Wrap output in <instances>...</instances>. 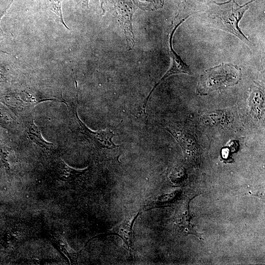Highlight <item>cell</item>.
I'll list each match as a JSON object with an SVG mask.
<instances>
[{
    "mask_svg": "<svg viewBox=\"0 0 265 265\" xmlns=\"http://www.w3.org/2000/svg\"><path fill=\"white\" fill-rule=\"evenodd\" d=\"M248 3L240 6L235 0L222 3L213 2L209 17L212 23L217 27L236 36L247 44L250 42L238 26V23L248 8Z\"/></svg>",
    "mask_w": 265,
    "mask_h": 265,
    "instance_id": "cell-1",
    "label": "cell"
},
{
    "mask_svg": "<svg viewBox=\"0 0 265 265\" xmlns=\"http://www.w3.org/2000/svg\"><path fill=\"white\" fill-rule=\"evenodd\" d=\"M240 70L236 66L220 65L207 70L201 76L197 92L206 95L236 84L239 80Z\"/></svg>",
    "mask_w": 265,
    "mask_h": 265,
    "instance_id": "cell-2",
    "label": "cell"
},
{
    "mask_svg": "<svg viewBox=\"0 0 265 265\" xmlns=\"http://www.w3.org/2000/svg\"><path fill=\"white\" fill-rule=\"evenodd\" d=\"M70 109L79 124L81 133L85 136L89 143L99 152L116 150L120 145L113 141L114 134L110 129L93 131L89 129L79 118L77 114L76 104H70Z\"/></svg>",
    "mask_w": 265,
    "mask_h": 265,
    "instance_id": "cell-3",
    "label": "cell"
},
{
    "mask_svg": "<svg viewBox=\"0 0 265 265\" xmlns=\"http://www.w3.org/2000/svg\"><path fill=\"white\" fill-rule=\"evenodd\" d=\"M186 18H187V17L180 20L178 22L175 23L174 25L172 26L169 39L170 53L172 58L171 65L169 68V69L165 73L161 78L159 80L158 82L156 83L146 98L143 104V109L144 111H145L146 106L152 92L154 91L156 87L166 78L170 75L181 73L186 74L190 75H192L191 71H190L189 67L182 59L181 57L175 52L172 46V39L174 33L176 28L185 20Z\"/></svg>",
    "mask_w": 265,
    "mask_h": 265,
    "instance_id": "cell-4",
    "label": "cell"
},
{
    "mask_svg": "<svg viewBox=\"0 0 265 265\" xmlns=\"http://www.w3.org/2000/svg\"><path fill=\"white\" fill-rule=\"evenodd\" d=\"M141 212V211L139 210L129 214L105 234V235H115L120 237L132 258L133 225Z\"/></svg>",
    "mask_w": 265,
    "mask_h": 265,
    "instance_id": "cell-5",
    "label": "cell"
},
{
    "mask_svg": "<svg viewBox=\"0 0 265 265\" xmlns=\"http://www.w3.org/2000/svg\"><path fill=\"white\" fill-rule=\"evenodd\" d=\"M115 8L126 37L129 43L133 45L134 41L132 28V18L135 7L131 0H116Z\"/></svg>",
    "mask_w": 265,
    "mask_h": 265,
    "instance_id": "cell-6",
    "label": "cell"
},
{
    "mask_svg": "<svg viewBox=\"0 0 265 265\" xmlns=\"http://www.w3.org/2000/svg\"><path fill=\"white\" fill-rule=\"evenodd\" d=\"M166 129L175 137L184 151L190 152L196 150V140L187 131L174 124L168 125Z\"/></svg>",
    "mask_w": 265,
    "mask_h": 265,
    "instance_id": "cell-7",
    "label": "cell"
},
{
    "mask_svg": "<svg viewBox=\"0 0 265 265\" xmlns=\"http://www.w3.org/2000/svg\"><path fill=\"white\" fill-rule=\"evenodd\" d=\"M88 171V168L77 169L68 165L64 160H60L57 165V172L62 180L73 181L78 179Z\"/></svg>",
    "mask_w": 265,
    "mask_h": 265,
    "instance_id": "cell-8",
    "label": "cell"
},
{
    "mask_svg": "<svg viewBox=\"0 0 265 265\" xmlns=\"http://www.w3.org/2000/svg\"><path fill=\"white\" fill-rule=\"evenodd\" d=\"M248 104L253 114L260 119L264 113V95L258 88L252 90L248 99Z\"/></svg>",
    "mask_w": 265,
    "mask_h": 265,
    "instance_id": "cell-9",
    "label": "cell"
},
{
    "mask_svg": "<svg viewBox=\"0 0 265 265\" xmlns=\"http://www.w3.org/2000/svg\"><path fill=\"white\" fill-rule=\"evenodd\" d=\"M53 239V242L68 258L70 263L76 264L78 259V253L69 246L66 239L60 236H55Z\"/></svg>",
    "mask_w": 265,
    "mask_h": 265,
    "instance_id": "cell-10",
    "label": "cell"
},
{
    "mask_svg": "<svg viewBox=\"0 0 265 265\" xmlns=\"http://www.w3.org/2000/svg\"><path fill=\"white\" fill-rule=\"evenodd\" d=\"M27 134L29 138L41 147L48 150H51L53 148V144L44 140L42 137L40 130L35 125L33 121L31 122L29 125Z\"/></svg>",
    "mask_w": 265,
    "mask_h": 265,
    "instance_id": "cell-11",
    "label": "cell"
},
{
    "mask_svg": "<svg viewBox=\"0 0 265 265\" xmlns=\"http://www.w3.org/2000/svg\"><path fill=\"white\" fill-rule=\"evenodd\" d=\"M41 101L36 99L34 97L27 93H23L19 97H15V104L14 105L15 106H18V108H21V110H30Z\"/></svg>",
    "mask_w": 265,
    "mask_h": 265,
    "instance_id": "cell-12",
    "label": "cell"
},
{
    "mask_svg": "<svg viewBox=\"0 0 265 265\" xmlns=\"http://www.w3.org/2000/svg\"><path fill=\"white\" fill-rule=\"evenodd\" d=\"M63 0H43V1L44 4L47 8L59 17L60 22L63 26L68 29H69V28L65 24L63 19L62 4Z\"/></svg>",
    "mask_w": 265,
    "mask_h": 265,
    "instance_id": "cell-13",
    "label": "cell"
},
{
    "mask_svg": "<svg viewBox=\"0 0 265 265\" xmlns=\"http://www.w3.org/2000/svg\"><path fill=\"white\" fill-rule=\"evenodd\" d=\"M9 7V6H8ZM8 8H7V9H8ZM7 9L6 11H5V12L1 15L0 16V21L1 20V19H2V18L3 17V16L5 15V14L7 12ZM4 33L3 32L2 29L1 28L0 26V41L1 40H2V39H3V38L4 37Z\"/></svg>",
    "mask_w": 265,
    "mask_h": 265,
    "instance_id": "cell-14",
    "label": "cell"
},
{
    "mask_svg": "<svg viewBox=\"0 0 265 265\" xmlns=\"http://www.w3.org/2000/svg\"><path fill=\"white\" fill-rule=\"evenodd\" d=\"M5 80V77L3 74V71L1 68H0V82L3 81Z\"/></svg>",
    "mask_w": 265,
    "mask_h": 265,
    "instance_id": "cell-15",
    "label": "cell"
},
{
    "mask_svg": "<svg viewBox=\"0 0 265 265\" xmlns=\"http://www.w3.org/2000/svg\"><path fill=\"white\" fill-rule=\"evenodd\" d=\"M90 0H84V1H85L86 3H87V4H88V1H89ZM99 1H100V3H101V8L102 9V11H103V13H104L105 12V10L103 7V3H104V0H99Z\"/></svg>",
    "mask_w": 265,
    "mask_h": 265,
    "instance_id": "cell-16",
    "label": "cell"
}]
</instances>
